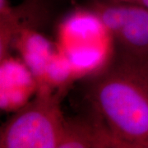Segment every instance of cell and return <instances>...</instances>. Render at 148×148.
Masks as SVG:
<instances>
[{
    "instance_id": "cell-1",
    "label": "cell",
    "mask_w": 148,
    "mask_h": 148,
    "mask_svg": "<svg viewBox=\"0 0 148 148\" xmlns=\"http://www.w3.org/2000/svg\"><path fill=\"white\" fill-rule=\"evenodd\" d=\"M93 114L127 148H148V61L122 53L88 86Z\"/></svg>"
},
{
    "instance_id": "cell-2",
    "label": "cell",
    "mask_w": 148,
    "mask_h": 148,
    "mask_svg": "<svg viewBox=\"0 0 148 148\" xmlns=\"http://www.w3.org/2000/svg\"><path fill=\"white\" fill-rule=\"evenodd\" d=\"M65 89L38 87L32 101L16 110L0 132L1 148H58L67 119L61 108Z\"/></svg>"
},
{
    "instance_id": "cell-3",
    "label": "cell",
    "mask_w": 148,
    "mask_h": 148,
    "mask_svg": "<svg viewBox=\"0 0 148 148\" xmlns=\"http://www.w3.org/2000/svg\"><path fill=\"white\" fill-rule=\"evenodd\" d=\"M91 12L110 33L122 53L148 61V9L141 6L95 0Z\"/></svg>"
},
{
    "instance_id": "cell-4",
    "label": "cell",
    "mask_w": 148,
    "mask_h": 148,
    "mask_svg": "<svg viewBox=\"0 0 148 148\" xmlns=\"http://www.w3.org/2000/svg\"><path fill=\"white\" fill-rule=\"evenodd\" d=\"M58 148H127L93 114L90 118L67 119Z\"/></svg>"
},
{
    "instance_id": "cell-5",
    "label": "cell",
    "mask_w": 148,
    "mask_h": 148,
    "mask_svg": "<svg viewBox=\"0 0 148 148\" xmlns=\"http://www.w3.org/2000/svg\"><path fill=\"white\" fill-rule=\"evenodd\" d=\"M1 109L17 110L28 102L37 83L27 65L8 55L1 59Z\"/></svg>"
},
{
    "instance_id": "cell-6",
    "label": "cell",
    "mask_w": 148,
    "mask_h": 148,
    "mask_svg": "<svg viewBox=\"0 0 148 148\" xmlns=\"http://www.w3.org/2000/svg\"><path fill=\"white\" fill-rule=\"evenodd\" d=\"M12 45L31 71L38 88L44 82L49 60L56 53L53 44L34 28H22L15 34Z\"/></svg>"
},
{
    "instance_id": "cell-7",
    "label": "cell",
    "mask_w": 148,
    "mask_h": 148,
    "mask_svg": "<svg viewBox=\"0 0 148 148\" xmlns=\"http://www.w3.org/2000/svg\"><path fill=\"white\" fill-rule=\"evenodd\" d=\"M40 6L36 0H28L21 6L15 7L9 0H0V58L8 55L13 37L22 28H33L27 19H38L41 15Z\"/></svg>"
},
{
    "instance_id": "cell-8",
    "label": "cell",
    "mask_w": 148,
    "mask_h": 148,
    "mask_svg": "<svg viewBox=\"0 0 148 148\" xmlns=\"http://www.w3.org/2000/svg\"><path fill=\"white\" fill-rule=\"evenodd\" d=\"M111 2H117V3H130L134 5H138L146 8L148 9V0H108Z\"/></svg>"
},
{
    "instance_id": "cell-9",
    "label": "cell",
    "mask_w": 148,
    "mask_h": 148,
    "mask_svg": "<svg viewBox=\"0 0 148 148\" xmlns=\"http://www.w3.org/2000/svg\"><path fill=\"white\" fill-rule=\"evenodd\" d=\"M23 1H28V0H23Z\"/></svg>"
}]
</instances>
